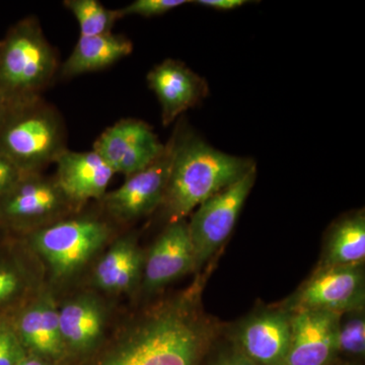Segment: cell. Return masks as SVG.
<instances>
[{"label": "cell", "mask_w": 365, "mask_h": 365, "mask_svg": "<svg viewBox=\"0 0 365 365\" xmlns=\"http://www.w3.org/2000/svg\"><path fill=\"white\" fill-rule=\"evenodd\" d=\"M58 71L57 53L35 16L19 21L0 42V97L9 108L42 98Z\"/></svg>", "instance_id": "cell-3"}, {"label": "cell", "mask_w": 365, "mask_h": 365, "mask_svg": "<svg viewBox=\"0 0 365 365\" xmlns=\"http://www.w3.org/2000/svg\"><path fill=\"white\" fill-rule=\"evenodd\" d=\"M190 2L191 1L188 0H135L118 11L121 18L129 16L153 18V16H163Z\"/></svg>", "instance_id": "cell-23"}, {"label": "cell", "mask_w": 365, "mask_h": 365, "mask_svg": "<svg viewBox=\"0 0 365 365\" xmlns=\"http://www.w3.org/2000/svg\"><path fill=\"white\" fill-rule=\"evenodd\" d=\"M60 332L66 352L88 354L104 338L107 311L95 294L74 295L58 306Z\"/></svg>", "instance_id": "cell-16"}, {"label": "cell", "mask_w": 365, "mask_h": 365, "mask_svg": "<svg viewBox=\"0 0 365 365\" xmlns=\"http://www.w3.org/2000/svg\"><path fill=\"white\" fill-rule=\"evenodd\" d=\"M150 125L138 119H122L98 137L93 150L98 153L115 174L128 177L150 165L165 151Z\"/></svg>", "instance_id": "cell-10"}, {"label": "cell", "mask_w": 365, "mask_h": 365, "mask_svg": "<svg viewBox=\"0 0 365 365\" xmlns=\"http://www.w3.org/2000/svg\"><path fill=\"white\" fill-rule=\"evenodd\" d=\"M26 356L18 334L7 325H0V365H18Z\"/></svg>", "instance_id": "cell-24"}, {"label": "cell", "mask_w": 365, "mask_h": 365, "mask_svg": "<svg viewBox=\"0 0 365 365\" xmlns=\"http://www.w3.org/2000/svg\"><path fill=\"white\" fill-rule=\"evenodd\" d=\"M23 287V278L16 271L0 269V302L11 299Z\"/></svg>", "instance_id": "cell-26"}, {"label": "cell", "mask_w": 365, "mask_h": 365, "mask_svg": "<svg viewBox=\"0 0 365 365\" xmlns=\"http://www.w3.org/2000/svg\"><path fill=\"white\" fill-rule=\"evenodd\" d=\"M16 332L24 348L42 359H58L66 353L60 332L58 306L47 292L23 312Z\"/></svg>", "instance_id": "cell-18"}, {"label": "cell", "mask_w": 365, "mask_h": 365, "mask_svg": "<svg viewBox=\"0 0 365 365\" xmlns=\"http://www.w3.org/2000/svg\"><path fill=\"white\" fill-rule=\"evenodd\" d=\"M146 78L162 108L163 126H169L182 113L196 107L209 93L205 79L178 60H163Z\"/></svg>", "instance_id": "cell-13"}, {"label": "cell", "mask_w": 365, "mask_h": 365, "mask_svg": "<svg viewBox=\"0 0 365 365\" xmlns=\"http://www.w3.org/2000/svg\"><path fill=\"white\" fill-rule=\"evenodd\" d=\"M210 332L193 299L182 297L127 327L96 365H198Z\"/></svg>", "instance_id": "cell-1"}, {"label": "cell", "mask_w": 365, "mask_h": 365, "mask_svg": "<svg viewBox=\"0 0 365 365\" xmlns=\"http://www.w3.org/2000/svg\"><path fill=\"white\" fill-rule=\"evenodd\" d=\"M144 254L133 235L115 240L93 268V284L107 294L131 292L143 279Z\"/></svg>", "instance_id": "cell-17"}, {"label": "cell", "mask_w": 365, "mask_h": 365, "mask_svg": "<svg viewBox=\"0 0 365 365\" xmlns=\"http://www.w3.org/2000/svg\"><path fill=\"white\" fill-rule=\"evenodd\" d=\"M133 51V43L123 35L108 33L83 37L79 36L71 54L60 67L62 78L103 71Z\"/></svg>", "instance_id": "cell-19"}, {"label": "cell", "mask_w": 365, "mask_h": 365, "mask_svg": "<svg viewBox=\"0 0 365 365\" xmlns=\"http://www.w3.org/2000/svg\"><path fill=\"white\" fill-rule=\"evenodd\" d=\"M63 4L78 21L83 37L111 33L113 26L122 19L118 9H107L98 0H66Z\"/></svg>", "instance_id": "cell-21"}, {"label": "cell", "mask_w": 365, "mask_h": 365, "mask_svg": "<svg viewBox=\"0 0 365 365\" xmlns=\"http://www.w3.org/2000/svg\"><path fill=\"white\" fill-rule=\"evenodd\" d=\"M292 340V314L285 309L253 314L240 326L237 347L257 365H284Z\"/></svg>", "instance_id": "cell-14"}, {"label": "cell", "mask_w": 365, "mask_h": 365, "mask_svg": "<svg viewBox=\"0 0 365 365\" xmlns=\"http://www.w3.org/2000/svg\"><path fill=\"white\" fill-rule=\"evenodd\" d=\"M365 279L362 263L318 269L288 300L285 311H329L346 314L364 307Z\"/></svg>", "instance_id": "cell-8"}, {"label": "cell", "mask_w": 365, "mask_h": 365, "mask_svg": "<svg viewBox=\"0 0 365 365\" xmlns=\"http://www.w3.org/2000/svg\"><path fill=\"white\" fill-rule=\"evenodd\" d=\"M111 223L95 215L67 216L31 232L30 242L53 279L81 272L111 239Z\"/></svg>", "instance_id": "cell-5"}, {"label": "cell", "mask_w": 365, "mask_h": 365, "mask_svg": "<svg viewBox=\"0 0 365 365\" xmlns=\"http://www.w3.org/2000/svg\"><path fill=\"white\" fill-rule=\"evenodd\" d=\"M191 4L216 9V11H227L246 6L250 4V1L247 0H197V1H191Z\"/></svg>", "instance_id": "cell-28"}, {"label": "cell", "mask_w": 365, "mask_h": 365, "mask_svg": "<svg viewBox=\"0 0 365 365\" xmlns=\"http://www.w3.org/2000/svg\"><path fill=\"white\" fill-rule=\"evenodd\" d=\"M292 314V340L284 365H329L338 353L342 314L300 311Z\"/></svg>", "instance_id": "cell-12"}, {"label": "cell", "mask_w": 365, "mask_h": 365, "mask_svg": "<svg viewBox=\"0 0 365 365\" xmlns=\"http://www.w3.org/2000/svg\"><path fill=\"white\" fill-rule=\"evenodd\" d=\"M9 105H7L6 102H4V98L0 97V126H1L4 118H6L7 112H9Z\"/></svg>", "instance_id": "cell-30"}, {"label": "cell", "mask_w": 365, "mask_h": 365, "mask_svg": "<svg viewBox=\"0 0 365 365\" xmlns=\"http://www.w3.org/2000/svg\"><path fill=\"white\" fill-rule=\"evenodd\" d=\"M257 168L197 207L188 223L196 269L204 265L232 235L256 181Z\"/></svg>", "instance_id": "cell-6"}, {"label": "cell", "mask_w": 365, "mask_h": 365, "mask_svg": "<svg viewBox=\"0 0 365 365\" xmlns=\"http://www.w3.org/2000/svg\"><path fill=\"white\" fill-rule=\"evenodd\" d=\"M211 365H257L239 347L220 353Z\"/></svg>", "instance_id": "cell-27"}, {"label": "cell", "mask_w": 365, "mask_h": 365, "mask_svg": "<svg viewBox=\"0 0 365 365\" xmlns=\"http://www.w3.org/2000/svg\"><path fill=\"white\" fill-rule=\"evenodd\" d=\"M55 165L57 184L78 208L88 201H100L107 193L115 175L112 168L95 150H66Z\"/></svg>", "instance_id": "cell-15"}, {"label": "cell", "mask_w": 365, "mask_h": 365, "mask_svg": "<svg viewBox=\"0 0 365 365\" xmlns=\"http://www.w3.org/2000/svg\"><path fill=\"white\" fill-rule=\"evenodd\" d=\"M0 198V215L32 232L78 210L60 189L55 177L47 178L42 173L23 175Z\"/></svg>", "instance_id": "cell-7"}, {"label": "cell", "mask_w": 365, "mask_h": 365, "mask_svg": "<svg viewBox=\"0 0 365 365\" xmlns=\"http://www.w3.org/2000/svg\"><path fill=\"white\" fill-rule=\"evenodd\" d=\"M23 175L6 155L0 153V196L13 188Z\"/></svg>", "instance_id": "cell-25"}, {"label": "cell", "mask_w": 365, "mask_h": 365, "mask_svg": "<svg viewBox=\"0 0 365 365\" xmlns=\"http://www.w3.org/2000/svg\"><path fill=\"white\" fill-rule=\"evenodd\" d=\"M350 316L342 321L338 328V352L361 356L365 352V319L361 311L350 312Z\"/></svg>", "instance_id": "cell-22"}, {"label": "cell", "mask_w": 365, "mask_h": 365, "mask_svg": "<svg viewBox=\"0 0 365 365\" xmlns=\"http://www.w3.org/2000/svg\"><path fill=\"white\" fill-rule=\"evenodd\" d=\"M174 153V137L165 151L150 165L126 177V181L101 199L103 210L110 220L130 222L151 215L162 207Z\"/></svg>", "instance_id": "cell-9"}, {"label": "cell", "mask_w": 365, "mask_h": 365, "mask_svg": "<svg viewBox=\"0 0 365 365\" xmlns=\"http://www.w3.org/2000/svg\"><path fill=\"white\" fill-rule=\"evenodd\" d=\"M196 269L195 254L186 220L169 222L144 255V289L155 292Z\"/></svg>", "instance_id": "cell-11"}, {"label": "cell", "mask_w": 365, "mask_h": 365, "mask_svg": "<svg viewBox=\"0 0 365 365\" xmlns=\"http://www.w3.org/2000/svg\"><path fill=\"white\" fill-rule=\"evenodd\" d=\"M365 258L364 211L350 213L331 228L318 269L360 264Z\"/></svg>", "instance_id": "cell-20"}, {"label": "cell", "mask_w": 365, "mask_h": 365, "mask_svg": "<svg viewBox=\"0 0 365 365\" xmlns=\"http://www.w3.org/2000/svg\"><path fill=\"white\" fill-rule=\"evenodd\" d=\"M173 137L172 167L162 204L169 222L185 220L210 197L256 168L251 158L216 150L185 127H178Z\"/></svg>", "instance_id": "cell-2"}, {"label": "cell", "mask_w": 365, "mask_h": 365, "mask_svg": "<svg viewBox=\"0 0 365 365\" xmlns=\"http://www.w3.org/2000/svg\"><path fill=\"white\" fill-rule=\"evenodd\" d=\"M18 365H51L49 360L42 359L38 355L34 354L33 356H26L19 362Z\"/></svg>", "instance_id": "cell-29"}, {"label": "cell", "mask_w": 365, "mask_h": 365, "mask_svg": "<svg viewBox=\"0 0 365 365\" xmlns=\"http://www.w3.org/2000/svg\"><path fill=\"white\" fill-rule=\"evenodd\" d=\"M67 150L63 119L43 98L9 108L0 126V153L26 174H37Z\"/></svg>", "instance_id": "cell-4"}]
</instances>
